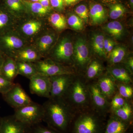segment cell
Wrapping results in <instances>:
<instances>
[{"mask_svg": "<svg viewBox=\"0 0 133 133\" xmlns=\"http://www.w3.org/2000/svg\"><path fill=\"white\" fill-rule=\"evenodd\" d=\"M42 105L43 121L48 127L61 132L68 133L76 112L62 98H50Z\"/></svg>", "mask_w": 133, "mask_h": 133, "instance_id": "6da1fadb", "label": "cell"}, {"mask_svg": "<svg viewBox=\"0 0 133 133\" xmlns=\"http://www.w3.org/2000/svg\"><path fill=\"white\" fill-rule=\"evenodd\" d=\"M62 98L76 113L91 107L88 83L83 75H75Z\"/></svg>", "mask_w": 133, "mask_h": 133, "instance_id": "7a4b0ae2", "label": "cell"}, {"mask_svg": "<svg viewBox=\"0 0 133 133\" xmlns=\"http://www.w3.org/2000/svg\"><path fill=\"white\" fill-rule=\"evenodd\" d=\"M107 122L106 116L91 107L76 114L70 131L71 133H104Z\"/></svg>", "mask_w": 133, "mask_h": 133, "instance_id": "3957f363", "label": "cell"}, {"mask_svg": "<svg viewBox=\"0 0 133 133\" xmlns=\"http://www.w3.org/2000/svg\"><path fill=\"white\" fill-rule=\"evenodd\" d=\"M46 19L28 15L17 21L14 29L30 44L44 30L48 28Z\"/></svg>", "mask_w": 133, "mask_h": 133, "instance_id": "277c9868", "label": "cell"}, {"mask_svg": "<svg viewBox=\"0 0 133 133\" xmlns=\"http://www.w3.org/2000/svg\"><path fill=\"white\" fill-rule=\"evenodd\" d=\"M73 51L74 46L71 38L66 35L62 36L58 38L46 57L64 65L72 67Z\"/></svg>", "mask_w": 133, "mask_h": 133, "instance_id": "5b68a950", "label": "cell"}, {"mask_svg": "<svg viewBox=\"0 0 133 133\" xmlns=\"http://www.w3.org/2000/svg\"><path fill=\"white\" fill-rule=\"evenodd\" d=\"M16 118L31 128L43 121L44 111L42 105L34 102L15 109Z\"/></svg>", "mask_w": 133, "mask_h": 133, "instance_id": "8992f818", "label": "cell"}, {"mask_svg": "<svg viewBox=\"0 0 133 133\" xmlns=\"http://www.w3.org/2000/svg\"><path fill=\"white\" fill-rule=\"evenodd\" d=\"M29 44L15 29L0 35V51L5 57H13L18 51Z\"/></svg>", "mask_w": 133, "mask_h": 133, "instance_id": "52a82bcc", "label": "cell"}, {"mask_svg": "<svg viewBox=\"0 0 133 133\" xmlns=\"http://www.w3.org/2000/svg\"><path fill=\"white\" fill-rule=\"evenodd\" d=\"M33 63L37 73L47 77L77 74L72 67L61 64L49 58H44Z\"/></svg>", "mask_w": 133, "mask_h": 133, "instance_id": "ba28073f", "label": "cell"}, {"mask_svg": "<svg viewBox=\"0 0 133 133\" xmlns=\"http://www.w3.org/2000/svg\"><path fill=\"white\" fill-rule=\"evenodd\" d=\"M73 67L81 72H84L91 58L86 41L84 38L79 37L73 44Z\"/></svg>", "mask_w": 133, "mask_h": 133, "instance_id": "9c48e42d", "label": "cell"}, {"mask_svg": "<svg viewBox=\"0 0 133 133\" xmlns=\"http://www.w3.org/2000/svg\"><path fill=\"white\" fill-rule=\"evenodd\" d=\"M91 107L100 114L107 116L110 111V101L98 87L96 81L88 83Z\"/></svg>", "mask_w": 133, "mask_h": 133, "instance_id": "30bf717a", "label": "cell"}, {"mask_svg": "<svg viewBox=\"0 0 133 133\" xmlns=\"http://www.w3.org/2000/svg\"><path fill=\"white\" fill-rule=\"evenodd\" d=\"M5 101L14 109H17L33 102L21 85L15 83L7 92L3 95Z\"/></svg>", "mask_w": 133, "mask_h": 133, "instance_id": "8fae6325", "label": "cell"}, {"mask_svg": "<svg viewBox=\"0 0 133 133\" xmlns=\"http://www.w3.org/2000/svg\"><path fill=\"white\" fill-rule=\"evenodd\" d=\"M58 38L57 35L55 31L48 28L39 35L31 44L44 58L47 57Z\"/></svg>", "mask_w": 133, "mask_h": 133, "instance_id": "7c38bea8", "label": "cell"}, {"mask_svg": "<svg viewBox=\"0 0 133 133\" xmlns=\"http://www.w3.org/2000/svg\"><path fill=\"white\" fill-rule=\"evenodd\" d=\"M76 74H62L49 77L51 82L50 98L63 97Z\"/></svg>", "mask_w": 133, "mask_h": 133, "instance_id": "4fadbf2b", "label": "cell"}, {"mask_svg": "<svg viewBox=\"0 0 133 133\" xmlns=\"http://www.w3.org/2000/svg\"><path fill=\"white\" fill-rule=\"evenodd\" d=\"M29 79L30 90L32 94L49 98L51 91L49 77L37 73Z\"/></svg>", "mask_w": 133, "mask_h": 133, "instance_id": "5bb4252c", "label": "cell"}, {"mask_svg": "<svg viewBox=\"0 0 133 133\" xmlns=\"http://www.w3.org/2000/svg\"><path fill=\"white\" fill-rule=\"evenodd\" d=\"M30 129L13 115L2 118L0 133H30Z\"/></svg>", "mask_w": 133, "mask_h": 133, "instance_id": "9a60e30c", "label": "cell"}, {"mask_svg": "<svg viewBox=\"0 0 133 133\" xmlns=\"http://www.w3.org/2000/svg\"><path fill=\"white\" fill-rule=\"evenodd\" d=\"M95 81L100 90L110 101L117 91L116 81L107 72Z\"/></svg>", "mask_w": 133, "mask_h": 133, "instance_id": "2e32d148", "label": "cell"}, {"mask_svg": "<svg viewBox=\"0 0 133 133\" xmlns=\"http://www.w3.org/2000/svg\"><path fill=\"white\" fill-rule=\"evenodd\" d=\"M107 71L117 82L132 84V74L122 63L108 65Z\"/></svg>", "mask_w": 133, "mask_h": 133, "instance_id": "e0dca14e", "label": "cell"}, {"mask_svg": "<svg viewBox=\"0 0 133 133\" xmlns=\"http://www.w3.org/2000/svg\"><path fill=\"white\" fill-rule=\"evenodd\" d=\"M12 58L16 61L35 63L43 58L32 44H29L18 51Z\"/></svg>", "mask_w": 133, "mask_h": 133, "instance_id": "ac0fdd59", "label": "cell"}, {"mask_svg": "<svg viewBox=\"0 0 133 133\" xmlns=\"http://www.w3.org/2000/svg\"><path fill=\"white\" fill-rule=\"evenodd\" d=\"M132 123L123 121L110 114L104 133H129Z\"/></svg>", "mask_w": 133, "mask_h": 133, "instance_id": "d6986e66", "label": "cell"}, {"mask_svg": "<svg viewBox=\"0 0 133 133\" xmlns=\"http://www.w3.org/2000/svg\"><path fill=\"white\" fill-rule=\"evenodd\" d=\"M2 4L17 20L29 15L24 1L22 0H3Z\"/></svg>", "mask_w": 133, "mask_h": 133, "instance_id": "ffe728a7", "label": "cell"}, {"mask_svg": "<svg viewBox=\"0 0 133 133\" xmlns=\"http://www.w3.org/2000/svg\"><path fill=\"white\" fill-rule=\"evenodd\" d=\"M104 67L102 62L97 59H91L87 66L83 75L86 82L87 83L95 81L104 74Z\"/></svg>", "mask_w": 133, "mask_h": 133, "instance_id": "44dd1931", "label": "cell"}, {"mask_svg": "<svg viewBox=\"0 0 133 133\" xmlns=\"http://www.w3.org/2000/svg\"><path fill=\"white\" fill-rule=\"evenodd\" d=\"M17 21L5 8L2 3L0 4V35L14 29Z\"/></svg>", "mask_w": 133, "mask_h": 133, "instance_id": "7402d4cb", "label": "cell"}, {"mask_svg": "<svg viewBox=\"0 0 133 133\" xmlns=\"http://www.w3.org/2000/svg\"><path fill=\"white\" fill-rule=\"evenodd\" d=\"M24 4L29 15L46 19L50 14L51 9L44 7L39 2H31L30 1H24Z\"/></svg>", "mask_w": 133, "mask_h": 133, "instance_id": "603a6c76", "label": "cell"}, {"mask_svg": "<svg viewBox=\"0 0 133 133\" xmlns=\"http://www.w3.org/2000/svg\"><path fill=\"white\" fill-rule=\"evenodd\" d=\"M0 74L9 81L14 82L18 75L16 60L12 57H6L0 70Z\"/></svg>", "mask_w": 133, "mask_h": 133, "instance_id": "cb8c5ba5", "label": "cell"}, {"mask_svg": "<svg viewBox=\"0 0 133 133\" xmlns=\"http://www.w3.org/2000/svg\"><path fill=\"white\" fill-rule=\"evenodd\" d=\"M110 114L123 121L132 123L133 113L132 101H127L122 107L111 112Z\"/></svg>", "mask_w": 133, "mask_h": 133, "instance_id": "d4e9b609", "label": "cell"}, {"mask_svg": "<svg viewBox=\"0 0 133 133\" xmlns=\"http://www.w3.org/2000/svg\"><path fill=\"white\" fill-rule=\"evenodd\" d=\"M89 15L93 24H101L107 19L106 13L104 7L99 4L92 5L90 8Z\"/></svg>", "mask_w": 133, "mask_h": 133, "instance_id": "484cf974", "label": "cell"}, {"mask_svg": "<svg viewBox=\"0 0 133 133\" xmlns=\"http://www.w3.org/2000/svg\"><path fill=\"white\" fill-rule=\"evenodd\" d=\"M105 37L102 33H94L91 38V44L94 52L101 58L106 59L107 55L104 48Z\"/></svg>", "mask_w": 133, "mask_h": 133, "instance_id": "4316f807", "label": "cell"}, {"mask_svg": "<svg viewBox=\"0 0 133 133\" xmlns=\"http://www.w3.org/2000/svg\"><path fill=\"white\" fill-rule=\"evenodd\" d=\"M126 55V50L124 47L117 46L114 48L107 57L109 64L108 65L123 63L125 60Z\"/></svg>", "mask_w": 133, "mask_h": 133, "instance_id": "83f0119b", "label": "cell"}, {"mask_svg": "<svg viewBox=\"0 0 133 133\" xmlns=\"http://www.w3.org/2000/svg\"><path fill=\"white\" fill-rule=\"evenodd\" d=\"M16 61L18 75H21L29 79L37 73L34 63L31 62Z\"/></svg>", "mask_w": 133, "mask_h": 133, "instance_id": "f1b7e54d", "label": "cell"}, {"mask_svg": "<svg viewBox=\"0 0 133 133\" xmlns=\"http://www.w3.org/2000/svg\"><path fill=\"white\" fill-rule=\"evenodd\" d=\"M47 21L51 26L57 30L61 31L66 28L67 22L65 17L58 13H53L50 14Z\"/></svg>", "mask_w": 133, "mask_h": 133, "instance_id": "f546056e", "label": "cell"}, {"mask_svg": "<svg viewBox=\"0 0 133 133\" xmlns=\"http://www.w3.org/2000/svg\"><path fill=\"white\" fill-rule=\"evenodd\" d=\"M104 30L116 38H120L124 35V26L120 22L116 21L110 22L104 27Z\"/></svg>", "mask_w": 133, "mask_h": 133, "instance_id": "4dcf8cb0", "label": "cell"}, {"mask_svg": "<svg viewBox=\"0 0 133 133\" xmlns=\"http://www.w3.org/2000/svg\"><path fill=\"white\" fill-rule=\"evenodd\" d=\"M116 85L119 94L128 101H132L133 97L132 84L116 81Z\"/></svg>", "mask_w": 133, "mask_h": 133, "instance_id": "1f68e13d", "label": "cell"}, {"mask_svg": "<svg viewBox=\"0 0 133 133\" xmlns=\"http://www.w3.org/2000/svg\"><path fill=\"white\" fill-rule=\"evenodd\" d=\"M67 24L76 30H81L84 28L83 21L77 15L71 14L66 19Z\"/></svg>", "mask_w": 133, "mask_h": 133, "instance_id": "d6a6232c", "label": "cell"}, {"mask_svg": "<svg viewBox=\"0 0 133 133\" xmlns=\"http://www.w3.org/2000/svg\"><path fill=\"white\" fill-rule=\"evenodd\" d=\"M127 100L119 94L117 91L110 101V111L111 112L122 107L127 101Z\"/></svg>", "mask_w": 133, "mask_h": 133, "instance_id": "836d02e7", "label": "cell"}, {"mask_svg": "<svg viewBox=\"0 0 133 133\" xmlns=\"http://www.w3.org/2000/svg\"><path fill=\"white\" fill-rule=\"evenodd\" d=\"M125 12V9L122 5L119 3L111 5L109 10V16L112 19L115 20L121 17Z\"/></svg>", "mask_w": 133, "mask_h": 133, "instance_id": "e575fe53", "label": "cell"}, {"mask_svg": "<svg viewBox=\"0 0 133 133\" xmlns=\"http://www.w3.org/2000/svg\"><path fill=\"white\" fill-rule=\"evenodd\" d=\"M30 133H63L53 129L48 126L42 125L38 124L32 127Z\"/></svg>", "mask_w": 133, "mask_h": 133, "instance_id": "d590c367", "label": "cell"}, {"mask_svg": "<svg viewBox=\"0 0 133 133\" xmlns=\"http://www.w3.org/2000/svg\"><path fill=\"white\" fill-rule=\"evenodd\" d=\"M15 84L14 82L9 81L0 74V93L2 95L7 92Z\"/></svg>", "mask_w": 133, "mask_h": 133, "instance_id": "8d00e7d4", "label": "cell"}, {"mask_svg": "<svg viewBox=\"0 0 133 133\" xmlns=\"http://www.w3.org/2000/svg\"><path fill=\"white\" fill-rule=\"evenodd\" d=\"M75 12L78 16L83 21L87 23L89 18L88 9L84 5H79L76 7Z\"/></svg>", "mask_w": 133, "mask_h": 133, "instance_id": "74e56055", "label": "cell"}, {"mask_svg": "<svg viewBox=\"0 0 133 133\" xmlns=\"http://www.w3.org/2000/svg\"><path fill=\"white\" fill-rule=\"evenodd\" d=\"M50 4L53 8L61 11L64 8V0H50Z\"/></svg>", "mask_w": 133, "mask_h": 133, "instance_id": "f35d334b", "label": "cell"}, {"mask_svg": "<svg viewBox=\"0 0 133 133\" xmlns=\"http://www.w3.org/2000/svg\"><path fill=\"white\" fill-rule=\"evenodd\" d=\"M125 62H123L124 65L128 69L130 72L133 74V58L132 57L128 58L126 60H124Z\"/></svg>", "mask_w": 133, "mask_h": 133, "instance_id": "ab89813d", "label": "cell"}, {"mask_svg": "<svg viewBox=\"0 0 133 133\" xmlns=\"http://www.w3.org/2000/svg\"><path fill=\"white\" fill-rule=\"evenodd\" d=\"M38 2L42 5L44 7L48 9H51L50 0H40Z\"/></svg>", "mask_w": 133, "mask_h": 133, "instance_id": "60d3db41", "label": "cell"}, {"mask_svg": "<svg viewBox=\"0 0 133 133\" xmlns=\"http://www.w3.org/2000/svg\"><path fill=\"white\" fill-rule=\"evenodd\" d=\"M115 44H116V43H115V42L112 40L108 47L107 50L106 52L107 55V54L108 55L112 50L114 48V47Z\"/></svg>", "mask_w": 133, "mask_h": 133, "instance_id": "b9f144b4", "label": "cell"}, {"mask_svg": "<svg viewBox=\"0 0 133 133\" xmlns=\"http://www.w3.org/2000/svg\"><path fill=\"white\" fill-rule=\"evenodd\" d=\"M111 41L112 40H111L110 38H105L104 41V48L105 52H106L108 47V45H109Z\"/></svg>", "mask_w": 133, "mask_h": 133, "instance_id": "7bdbcfd3", "label": "cell"}, {"mask_svg": "<svg viewBox=\"0 0 133 133\" xmlns=\"http://www.w3.org/2000/svg\"><path fill=\"white\" fill-rule=\"evenodd\" d=\"M5 57H6L0 51V70L4 62Z\"/></svg>", "mask_w": 133, "mask_h": 133, "instance_id": "ee69618b", "label": "cell"}, {"mask_svg": "<svg viewBox=\"0 0 133 133\" xmlns=\"http://www.w3.org/2000/svg\"><path fill=\"white\" fill-rule=\"evenodd\" d=\"M79 0H64V1L66 5H70L77 2Z\"/></svg>", "mask_w": 133, "mask_h": 133, "instance_id": "f6af8a7d", "label": "cell"}, {"mask_svg": "<svg viewBox=\"0 0 133 133\" xmlns=\"http://www.w3.org/2000/svg\"><path fill=\"white\" fill-rule=\"evenodd\" d=\"M102 1L105 2L111 3L115 2L117 0H102Z\"/></svg>", "mask_w": 133, "mask_h": 133, "instance_id": "bcb514c9", "label": "cell"}, {"mask_svg": "<svg viewBox=\"0 0 133 133\" xmlns=\"http://www.w3.org/2000/svg\"><path fill=\"white\" fill-rule=\"evenodd\" d=\"M30 1L31 2H38L40 0H30Z\"/></svg>", "mask_w": 133, "mask_h": 133, "instance_id": "7dc6e473", "label": "cell"}, {"mask_svg": "<svg viewBox=\"0 0 133 133\" xmlns=\"http://www.w3.org/2000/svg\"><path fill=\"white\" fill-rule=\"evenodd\" d=\"M130 4L131 6H133V0H130Z\"/></svg>", "mask_w": 133, "mask_h": 133, "instance_id": "c3c4849f", "label": "cell"}, {"mask_svg": "<svg viewBox=\"0 0 133 133\" xmlns=\"http://www.w3.org/2000/svg\"><path fill=\"white\" fill-rule=\"evenodd\" d=\"M2 118H0V131H1V125Z\"/></svg>", "mask_w": 133, "mask_h": 133, "instance_id": "681fc988", "label": "cell"}]
</instances>
